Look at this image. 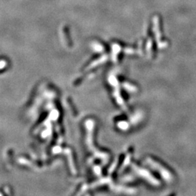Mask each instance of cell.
<instances>
[{
    "label": "cell",
    "mask_w": 196,
    "mask_h": 196,
    "mask_svg": "<svg viewBox=\"0 0 196 196\" xmlns=\"http://www.w3.org/2000/svg\"><path fill=\"white\" fill-rule=\"evenodd\" d=\"M148 163H149L150 166H152V168L157 170L159 173L161 174V175H162L164 180H166V181L170 182L172 180V175L171 174L170 172L168 170H166L163 166H161V164H159L158 162L152 160V159H148Z\"/></svg>",
    "instance_id": "cell-1"
}]
</instances>
